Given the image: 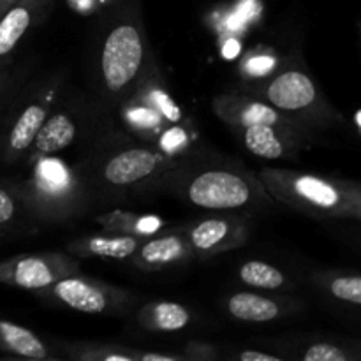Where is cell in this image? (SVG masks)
Returning <instances> with one entry per match:
<instances>
[{"label":"cell","mask_w":361,"mask_h":361,"mask_svg":"<svg viewBox=\"0 0 361 361\" xmlns=\"http://www.w3.org/2000/svg\"><path fill=\"white\" fill-rule=\"evenodd\" d=\"M161 187L189 207L210 212L254 214L274 203L259 176L243 162L204 152L183 155Z\"/></svg>","instance_id":"1"},{"label":"cell","mask_w":361,"mask_h":361,"mask_svg":"<svg viewBox=\"0 0 361 361\" xmlns=\"http://www.w3.org/2000/svg\"><path fill=\"white\" fill-rule=\"evenodd\" d=\"M182 157L168 154L152 143L120 145L99 152L81 175L90 190L122 200L152 187H161L162 180L178 166Z\"/></svg>","instance_id":"2"},{"label":"cell","mask_w":361,"mask_h":361,"mask_svg":"<svg viewBox=\"0 0 361 361\" xmlns=\"http://www.w3.org/2000/svg\"><path fill=\"white\" fill-rule=\"evenodd\" d=\"M249 94L312 133L344 122L341 113L324 97L305 63L295 56L284 60L270 76L250 85Z\"/></svg>","instance_id":"3"},{"label":"cell","mask_w":361,"mask_h":361,"mask_svg":"<svg viewBox=\"0 0 361 361\" xmlns=\"http://www.w3.org/2000/svg\"><path fill=\"white\" fill-rule=\"evenodd\" d=\"M28 178L18 182L23 210L46 222H66L78 217L90 200V187L80 171L56 155L30 162Z\"/></svg>","instance_id":"4"},{"label":"cell","mask_w":361,"mask_h":361,"mask_svg":"<svg viewBox=\"0 0 361 361\" xmlns=\"http://www.w3.org/2000/svg\"><path fill=\"white\" fill-rule=\"evenodd\" d=\"M154 71L150 44L137 18L116 21L101 42L97 76L101 92L109 102L120 104Z\"/></svg>","instance_id":"5"},{"label":"cell","mask_w":361,"mask_h":361,"mask_svg":"<svg viewBox=\"0 0 361 361\" xmlns=\"http://www.w3.org/2000/svg\"><path fill=\"white\" fill-rule=\"evenodd\" d=\"M257 176L274 201L293 210L317 219H353L356 182L271 166Z\"/></svg>","instance_id":"6"},{"label":"cell","mask_w":361,"mask_h":361,"mask_svg":"<svg viewBox=\"0 0 361 361\" xmlns=\"http://www.w3.org/2000/svg\"><path fill=\"white\" fill-rule=\"evenodd\" d=\"M118 106L123 126L130 133L168 154L182 157V141L173 140L171 134L183 130L185 116L155 69Z\"/></svg>","instance_id":"7"},{"label":"cell","mask_w":361,"mask_h":361,"mask_svg":"<svg viewBox=\"0 0 361 361\" xmlns=\"http://www.w3.org/2000/svg\"><path fill=\"white\" fill-rule=\"evenodd\" d=\"M62 78L51 76L34 85L18 101L0 130V159L6 164L27 159L39 129L62 95Z\"/></svg>","instance_id":"8"},{"label":"cell","mask_w":361,"mask_h":361,"mask_svg":"<svg viewBox=\"0 0 361 361\" xmlns=\"http://www.w3.org/2000/svg\"><path fill=\"white\" fill-rule=\"evenodd\" d=\"M35 295L48 303L66 307L83 314H113L123 310L133 296L127 289L116 288L95 277L83 274H73L60 279Z\"/></svg>","instance_id":"9"},{"label":"cell","mask_w":361,"mask_h":361,"mask_svg":"<svg viewBox=\"0 0 361 361\" xmlns=\"http://www.w3.org/2000/svg\"><path fill=\"white\" fill-rule=\"evenodd\" d=\"M78 271L80 261L69 252L21 254L0 261V284L37 293Z\"/></svg>","instance_id":"10"},{"label":"cell","mask_w":361,"mask_h":361,"mask_svg":"<svg viewBox=\"0 0 361 361\" xmlns=\"http://www.w3.org/2000/svg\"><path fill=\"white\" fill-rule=\"evenodd\" d=\"M183 229L194 257L200 259L240 249L247 243L250 233L247 215L235 212H215Z\"/></svg>","instance_id":"11"},{"label":"cell","mask_w":361,"mask_h":361,"mask_svg":"<svg viewBox=\"0 0 361 361\" xmlns=\"http://www.w3.org/2000/svg\"><path fill=\"white\" fill-rule=\"evenodd\" d=\"M233 134L252 155L261 159H293L312 145L316 133L296 127L249 126L235 127Z\"/></svg>","instance_id":"12"},{"label":"cell","mask_w":361,"mask_h":361,"mask_svg":"<svg viewBox=\"0 0 361 361\" xmlns=\"http://www.w3.org/2000/svg\"><path fill=\"white\" fill-rule=\"evenodd\" d=\"M212 109L217 115V118L222 123H226L229 129L249 126H282L303 129L291 118L282 115L274 106L250 94H240V92L219 94L212 101Z\"/></svg>","instance_id":"13"},{"label":"cell","mask_w":361,"mask_h":361,"mask_svg":"<svg viewBox=\"0 0 361 361\" xmlns=\"http://www.w3.org/2000/svg\"><path fill=\"white\" fill-rule=\"evenodd\" d=\"M81 129H83V116L78 108H74L73 104L62 106L56 102L28 150L27 162L30 164L39 157L59 155L60 152L67 150L80 137Z\"/></svg>","instance_id":"14"},{"label":"cell","mask_w":361,"mask_h":361,"mask_svg":"<svg viewBox=\"0 0 361 361\" xmlns=\"http://www.w3.org/2000/svg\"><path fill=\"white\" fill-rule=\"evenodd\" d=\"M190 257H194V254L185 236V229L164 228L154 236L145 238L130 256V261L143 271H161L185 263Z\"/></svg>","instance_id":"15"},{"label":"cell","mask_w":361,"mask_h":361,"mask_svg":"<svg viewBox=\"0 0 361 361\" xmlns=\"http://www.w3.org/2000/svg\"><path fill=\"white\" fill-rule=\"evenodd\" d=\"M298 303L282 296H271L267 293L256 291H235L229 293L222 300V309L238 323L263 324L274 323L281 317L295 312Z\"/></svg>","instance_id":"16"},{"label":"cell","mask_w":361,"mask_h":361,"mask_svg":"<svg viewBox=\"0 0 361 361\" xmlns=\"http://www.w3.org/2000/svg\"><path fill=\"white\" fill-rule=\"evenodd\" d=\"M51 0H16L0 16V69L9 62L13 53L42 20Z\"/></svg>","instance_id":"17"},{"label":"cell","mask_w":361,"mask_h":361,"mask_svg":"<svg viewBox=\"0 0 361 361\" xmlns=\"http://www.w3.org/2000/svg\"><path fill=\"white\" fill-rule=\"evenodd\" d=\"M145 238L101 231L81 236L67 245V252L78 257H102V259H130Z\"/></svg>","instance_id":"18"},{"label":"cell","mask_w":361,"mask_h":361,"mask_svg":"<svg viewBox=\"0 0 361 361\" xmlns=\"http://www.w3.org/2000/svg\"><path fill=\"white\" fill-rule=\"evenodd\" d=\"M192 321V312L183 303L168 300L148 302L136 312L137 326L150 334H175L185 330Z\"/></svg>","instance_id":"19"},{"label":"cell","mask_w":361,"mask_h":361,"mask_svg":"<svg viewBox=\"0 0 361 361\" xmlns=\"http://www.w3.org/2000/svg\"><path fill=\"white\" fill-rule=\"evenodd\" d=\"M0 351L27 360H60L39 335L6 319H0Z\"/></svg>","instance_id":"20"},{"label":"cell","mask_w":361,"mask_h":361,"mask_svg":"<svg viewBox=\"0 0 361 361\" xmlns=\"http://www.w3.org/2000/svg\"><path fill=\"white\" fill-rule=\"evenodd\" d=\"M95 222L102 231L120 233V235L137 236V238H148L166 228V221L159 215L134 214V212L126 210H113L102 214L95 219Z\"/></svg>","instance_id":"21"},{"label":"cell","mask_w":361,"mask_h":361,"mask_svg":"<svg viewBox=\"0 0 361 361\" xmlns=\"http://www.w3.org/2000/svg\"><path fill=\"white\" fill-rule=\"evenodd\" d=\"M236 279L254 291L282 293L291 288V281L281 268L261 259L243 261L236 270Z\"/></svg>","instance_id":"22"},{"label":"cell","mask_w":361,"mask_h":361,"mask_svg":"<svg viewBox=\"0 0 361 361\" xmlns=\"http://www.w3.org/2000/svg\"><path fill=\"white\" fill-rule=\"evenodd\" d=\"M296 358L302 361H361V342L345 337H319L303 345Z\"/></svg>","instance_id":"23"},{"label":"cell","mask_w":361,"mask_h":361,"mask_svg":"<svg viewBox=\"0 0 361 361\" xmlns=\"http://www.w3.org/2000/svg\"><path fill=\"white\" fill-rule=\"evenodd\" d=\"M316 282L335 302L361 309V274L358 271H323L317 275Z\"/></svg>","instance_id":"24"},{"label":"cell","mask_w":361,"mask_h":361,"mask_svg":"<svg viewBox=\"0 0 361 361\" xmlns=\"http://www.w3.org/2000/svg\"><path fill=\"white\" fill-rule=\"evenodd\" d=\"M63 353L74 361H137V349L104 342H69Z\"/></svg>","instance_id":"25"},{"label":"cell","mask_w":361,"mask_h":361,"mask_svg":"<svg viewBox=\"0 0 361 361\" xmlns=\"http://www.w3.org/2000/svg\"><path fill=\"white\" fill-rule=\"evenodd\" d=\"M21 208H23V201H21L18 183L0 182V231L13 224Z\"/></svg>","instance_id":"26"},{"label":"cell","mask_w":361,"mask_h":361,"mask_svg":"<svg viewBox=\"0 0 361 361\" xmlns=\"http://www.w3.org/2000/svg\"><path fill=\"white\" fill-rule=\"evenodd\" d=\"M182 355L185 361H217L222 358L221 349L208 342H189L183 345Z\"/></svg>","instance_id":"27"},{"label":"cell","mask_w":361,"mask_h":361,"mask_svg":"<svg viewBox=\"0 0 361 361\" xmlns=\"http://www.w3.org/2000/svg\"><path fill=\"white\" fill-rule=\"evenodd\" d=\"M233 360L238 361H284L288 356L284 355H275V353L261 351V349H242V351L233 353Z\"/></svg>","instance_id":"28"},{"label":"cell","mask_w":361,"mask_h":361,"mask_svg":"<svg viewBox=\"0 0 361 361\" xmlns=\"http://www.w3.org/2000/svg\"><path fill=\"white\" fill-rule=\"evenodd\" d=\"M137 361H185L182 353H152L137 349Z\"/></svg>","instance_id":"29"},{"label":"cell","mask_w":361,"mask_h":361,"mask_svg":"<svg viewBox=\"0 0 361 361\" xmlns=\"http://www.w3.org/2000/svg\"><path fill=\"white\" fill-rule=\"evenodd\" d=\"M353 219L361 221V183H356L353 190Z\"/></svg>","instance_id":"30"},{"label":"cell","mask_w":361,"mask_h":361,"mask_svg":"<svg viewBox=\"0 0 361 361\" xmlns=\"http://www.w3.org/2000/svg\"><path fill=\"white\" fill-rule=\"evenodd\" d=\"M9 83H11L9 74H7L6 71H4V67H2V69H0V97H2V95L6 94V90H7V87H9Z\"/></svg>","instance_id":"31"},{"label":"cell","mask_w":361,"mask_h":361,"mask_svg":"<svg viewBox=\"0 0 361 361\" xmlns=\"http://www.w3.org/2000/svg\"><path fill=\"white\" fill-rule=\"evenodd\" d=\"M14 2H16V0H0V16H2V14L6 13V11L9 9Z\"/></svg>","instance_id":"32"}]
</instances>
